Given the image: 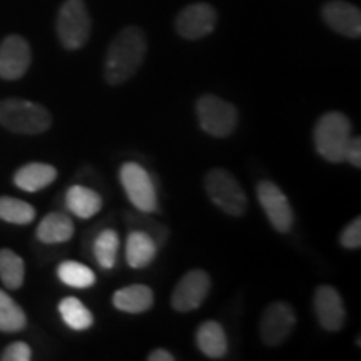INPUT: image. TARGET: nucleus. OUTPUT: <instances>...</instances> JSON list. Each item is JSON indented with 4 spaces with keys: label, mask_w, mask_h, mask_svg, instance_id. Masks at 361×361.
<instances>
[{
    "label": "nucleus",
    "mask_w": 361,
    "mask_h": 361,
    "mask_svg": "<svg viewBox=\"0 0 361 361\" xmlns=\"http://www.w3.org/2000/svg\"><path fill=\"white\" fill-rule=\"evenodd\" d=\"M147 52V39L142 29L124 27L112 40L104 62V75L111 85L124 84L141 69Z\"/></svg>",
    "instance_id": "nucleus-1"
},
{
    "label": "nucleus",
    "mask_w": 361,
    "mask_h": 361,
    "mask_svg": "<svg viewBox=\"0 0 361 361\" xmlns=\"http://www.w3.org/2000/svg\"><path fill=\"white\" fill-rule=\"evenodd\" d=\"M0 126L16 134H42L52 126V116L42 104L11 97L0 101Z\"/></svg>",
    "instance_id": "nucleus-2"
},
{
    "label": "nucleus",
    "mask_w": 361,
    "mask_h": 361,
    "mask_svg": "<svg viewBox=\"0 0 361 361\" xmlns=\"http://www.w3.org/2000/svg\"><path fill=\"white\" fill-rule=\"evenodd\" d=\"M351 123L341 112H326L314 128V146L318 154L333 164L346 161V149L351 141Z\"/></svg>",
    "instance_id": "nucleus-3"
},
{
    "label": "nucleus",
    "mask_w": 361,
    "mask_h": 361,
    "mask_svg": "<svg viewBox=\"0 0 361 361\" xmlns=\"http://www.w3.org/2000/svg\"><path fill=\"white\" fill-rule=\"evenodd\" d=\"M57 37L67 51H79L90 37L92 22L84 0H66L57 13Z\"/></svg>",
    "instance_id": "nucleus-4"
},
{
    "label": "nucleus",
    "mask_w": 361,
    "mask_h": 361,
    "mask_svg": "<svg viewBox=\"0 0 361 361\" xmlns=\"http://www.w3.org/2000/svg\"><path fill=\"white\" fill-rule=\"evenodd\" d=\"M204 189L209 200L229 216L246 213L247 197L238 179L223 168L211 169L204 178Z\"/></svg>",
    "instance_id": "nucleus-5"
},
{
    "label": "nucleus",
    "mask_w": 361,
    "mask_h": 361,
    "mask_svg": "<svg viewBox=\"0 0 361 361\" xmlns=\"http://www.w3.org/2000/svg\"><path fill=\"white\" fill-rule=\"evenodd\" d=\"M196 114L201 129L213 137H228L238 126L236 107L213 94H206L197 99Z\"/></svg>",
    "instance_id": "nucleus-6"
},
{
    "label": "nucleus",
    "mask_w": 361,
    "mask_h": 361,
    "mask_svg": "<svg viewBox=\"0 0 361 361\" xmlns=\"http://www.w3.org/2000/svg\"><path fill=\"white\" fill-rule=\"evenodd\" d=\"M119 179L123 184L126 196L137 211L142 213H156L157 194L151 174L137 162H126L121 166Z\"/></svg>",
    "instance_id": "nucleus-7"
},
{
    "label": "nucleus",
    "mask_w": 361,
    "mask_h": 361,
    "mask_svg": "<svg viewBox=\"0 0 361 361\" xmlns=\"http://www.w3.org/2000/svg\"><path fill=\"white\" fill-rule=\"evenodd\" d=\"M256 196H258L259 204L263 207L264 214L268 216L271 226L278 233H290L295 224V214H293V207L281 188L271 180H261L256 186Z\"/></svg>",
    "instance_id": "nucleus-8"
},
{
    "label": "nucleus",
    "mask_w": 361,
    "mask_h": 361,
    "mask_svg": "<svg viewBox=\"0 0 361 361\" xmlns=\"http://www.w3.org/2000/svg\"><path fill=\"white\" fill-rule=\"evenodd\" d=\"M295 326V310L284 301H274L261 314L259 336L266 346H278L291 336Z\"/></svg>",
    "instance_id": "nucleus-9"
},
{
    "label": "nucleus",
    "mask_w": 361,
    "mask_h": 361,
    "mask_svg": "<svg viewBox=\"0 0 361 361\" xmlns=\"http://www.w3.org/2000/svg\"><path fill=\"white\" fill-rule=\"evenodd\" d=\"M209 290L211 279L206 271H188L176 284L171 303H173V308L179 311V313H189V311L197 310L204 303L207 295H209Z\"/></svg>",
    "instance_id": "nucleus-10"
},
{
    "label": "nucleus",
    "mask_w": 361,
    "mask_h": 361,
    "mask_svg": "<svg viewBox=\"0 0 361 361\" xmlns=\"http://www.w3.org/2000/svg\"><path fill=\"white\" fill-rule=\"evenodd\" d=\"M218 24V12L211 4H189L176 19V30L183 39L200 40L209 35Z\"/></svg>",
    "instance_id": "nucleus-11"
},
{
    "label": "nucleus",
    "mask_w": 361,
    "mask_h": 361,
    "mask_svg": "<svg viewBox=\"0 0 361 361\" xmlns=\"http://www.w3.org/2000/svg\"><path fill=\"white\" fill-rule=\"evenodd\" d=\"M30 62H32V51L22 35H7L0 42V79L17 80L24 78Z\"/></svg>",
    "instance_id": "nucleus-12"
},
{
    "label": "nucleus",
    "mask_w": 361,
    "mask_h": 361,
    "mask_svg": "<svg viewBox=\"0 0 361 361\" xmlns=\"http://www.w3.org/2000/svg\"><path fill=\"white\" fill-rule=\"evenodd\" d=\"M324 24L336 34L350 39H358L361 35V12L353 4L345 0H329L322 8Z\"/></svg>",
    "instance_id": "nucleus-13"
},
{
    "label": "nucleus",
    "mask_w": 361,
    "mask_h": 361,
    "mask_svg": "<svg viewBox=\"0 0 361 361\" xmlns=\"http://www.w3.org/2000/svg\"><path fill=\"white\" fill-rule=\"evenodd\" d=\"M314 313L319 324L328 331H340L345 326L346 311L340 293L329 284H322L313 298Z\"/></svg>",
    "instance_id": "nucleus-14"
},
{
    "label": "nucleus",
    "mask_w": 361,
    "mask_h": 361,
    "mask_svg": "<svg viewBox=\"0 0 361 361\" xmlns=\"http://www.w3.org/2000/svg\"><path fill=\"white\" fill-rule=\"evenodd\" d=\"M57 179V169L45 162H29L13 174V184L25 192H39Z\"/></svg>",
    "instance_id": "nucleus-15"
},
{
    "label": "nucleus",
    "mask_w": 361,
    "mask_h": 361,
    "mask_svg": "<svg viewBox=\"0 0 361 361\" xmlns=\"http://www.w3.org/2000/svg\"><path fill=\"white\" fill-rule=\"evenodd\" d=\"M114 308L129 314L146 313L154 305V293L146 284H130L112 295Z\"/></svg>",
    "instance_id": "nucleus-16"
},
{
    "label": "nucleus",
    "mask_w": 361,
    "mask_h": 361,
    "mask_svg": "<svg viewBox=\"0 0 361 361\" xmlns=\"http://www.w3.org/2000/svg\"><path fill=\"white\" fill-rule=\"evenodd\" d=\"M157 243L147 233L139 229H130L126 239V259L134 269L146 268L154 261L157 255Z\"/></svg>",
    "instance_id": "nucleus-17"
},
{
    "label": "nucleus",
    "mask_w": 361,
    "mask_h": 361,
    "mask_svg": "<svg viewBox=\"0 0 361 361\" xmlns=\"http://www.w3.org/2000/svg\"><path fill=\"white\" fill-rule=\"evenodd\" d=\"M74 221L64 213H51L37 226V239L44 245H62L74 236Z\"/></svg>",
    "instance_id": "nucleus-18"
},
{
    "label": "nucleus",
    "mask_w": 361,
    "mask_h": 361,
    "mask_svg": "<svg viewBox=\"0 0 361 361\" xmlns=\"http://www.w3.org/2000/svg\"><path fill=\"white\" fill-rule=\"evenodd\" d=\"M66 206L79 219H90L102 209V197L94 189L75 184L67 189Z\"/></svg>",
    "instance_id": "nucleus-19"
},
{
    "label": "nucleus",
    "mask_w": 361,
    "mask_h": 361,
    "mask_svg": "<svg viewBox=\"0 0 361 361\" xmlns=\"http://www.w3.org/2000/svg\"><path fill=\"white\" fill-rule=\"evenodd\" d=\"M196 343L201 353L211 360H221L228 353V338L218 322H204L197 328Z\"/></svg>",
    "instance_id": "nucleus-20"
},
{
    "label": "nucleus",
    "mask_w": 361,
    "mask_h": 361,
    "mask_svg": "<svg viewBox=\"0 0 361 361\" xmlns=\"http://www.w3.org/2000/svg\"><path fill=\"white\" fill-rule=\"evenodd\" d=\"M59 313H61L62 322L71 329L75 331H85L94 324V316L89 308L78 298L67 296L59 303Z\"/></svg>",
    "instance_id": "nucleus-21"
},
{
    "label": "nucleus",
    "mask_w": 361,
    "mask_h": 361,
    "mask_svg": "<svg viewBox=\"0 0 361 361\" xmlns=\"http://www.w3.org/2000/svg\"><path fill=\"white\" fill-rule=\"evenodd\" d=\"M25 263L17 252L8 247L0 250V281L8 290H19L24 284Z\"/></svg>",
    "instance_id": "nucleus-22"
},
{
    "label": "nucleus",
    "mask_w": 361,
    "mask_h": 361,
    "mask_svg": "<svg viewBox=\"0 0 361 361\" xmlns=\"http://www.w3.org/2000/svg\"><path fill=\"white\" fill-rule=\"evenodd\" d=\"M57 276L66 286L78 288V290H84V288L96 284V273L89 266L78 263V261H62L57 266Z\"/></svg>",
    "instance_id": "nucleus-23"
},
{
    "label": "nucleus",
    "mask_w": 361,
    "mask_h": 361,
    "mask_svg": "<svg viewBox=\"0 0 361 361\" xmlns=\"http://www.w3.org/2000/svg\"><path fill=\"white\" fill-rule=\"evenodd\" d=\"M94 258L102 269H112L117 263L119 234L114 229H102L94 239Z\"/></svg>",
    "instance_id": "nucleus-24"
},
{
    "label": "nucleus",
    "mask_w": 361,
    "mask_h": 361,
    "mask_svg": "<svg viewBox=\"0 0 361 361\" xmlns=\"http://www.w3.org/2000/svg\"><path fill=\"white\" fill-rule=\"evenodd\" d=\"M27 326V316L6 291L0 290V331L17 333Z\"/></svg>",
    "instance_id": "nucleus-25"
},
{
    "label": "nucleus",
    "mask_w": 361,
    "mask_h": 361,
    "mask_svg": "<svg viewBox=\"0 0 361 361\" xmlns=\"http://www.w3.org/2000/svg\"><path fill=\"white\" fill-rule=\"evenodd\" d=\"M0 219L11 224H30L35 219V207L11 196H0Z\"/></svg>",
    "instance_id": "nucleus-26"
},
{
    "label": "nucleus",
    "mask_w": 361,
    "mask_h": 361,
    "mask_svg": "<svg viewBox=\"0 0 361 361\" xmlns=\"http://www.w3.org/2000/svg\"><path fill=\"white\" fill-rule=\"evenodd\" d=\"M126 218V224L129 226L130 229H139V231L147 233L154 241L157 243V246H162L168 239V228L164 224L159 223V221L151 219L149 218V213H142V211H128L124 213Z\"/></svg>",
    "instance_id": "nucleus-27"
},
{
    "label": "nucleus",
    "mask_w": 361,
    "mask_h": 361,
    "mask_svg": "<svg viewBox=\"0 0 361 361\" xmlns=\"http://www.w3.org/2000/svg\"><path fill=\"white\" fill-rule=\"evenodd\" d=\"M340 243L346 250H358L361 246V218H356L343 229L340 234Z\"/></svg>",
    "instance_id": "nucleus-28"
},
{
    "label": "nucleus",
    "mask_w": 361,
    "mask_h": 361,
    "mask_svg": "<svg viewBox=\"0 0 361 361\" xmlns=\"http://www.w3.org/2000/svg\"><path fill=\"white\" fill-rule=\"evenodd\" d=\"M4 361H29L32 360V350L24 341L11 343L2 353Z\"/></svg>",
    "instance_id": "nucleus-29"
},
{
    "label": "nucleus",
    "mask_w": 361,
    "mask_h": 361,
    "mask_svg": "<svg viewBox=\"0 0 361 361\" xmlns=\"http://www.w3.org/2000/svg\"><path fill=\"white\" fill-rule=\"evenodd\" d=\"M346 161L353 164L355 168H361V139L358 135L351 137L348 149H346Z\"/></svg>",
    "instance_id": "nucleus-30"
},
{
    "label": "nucleus",
    "mask_w": 361,
    "mask_h": 361,
    "mask_svg": "<svg viewBox=\"0 0 361 361\" xmlns=\"http://www.w3.org/2000/svg\"><path fill=\"white\" fill-rule=\"evenodd\" d=\"M147 360L149 361H174V356L171 355L168 350L159 348V350L151 351V353H149V356H147Z\"/></svg>",
    "instance_id": "nucleus-31"
}]
</instances>
